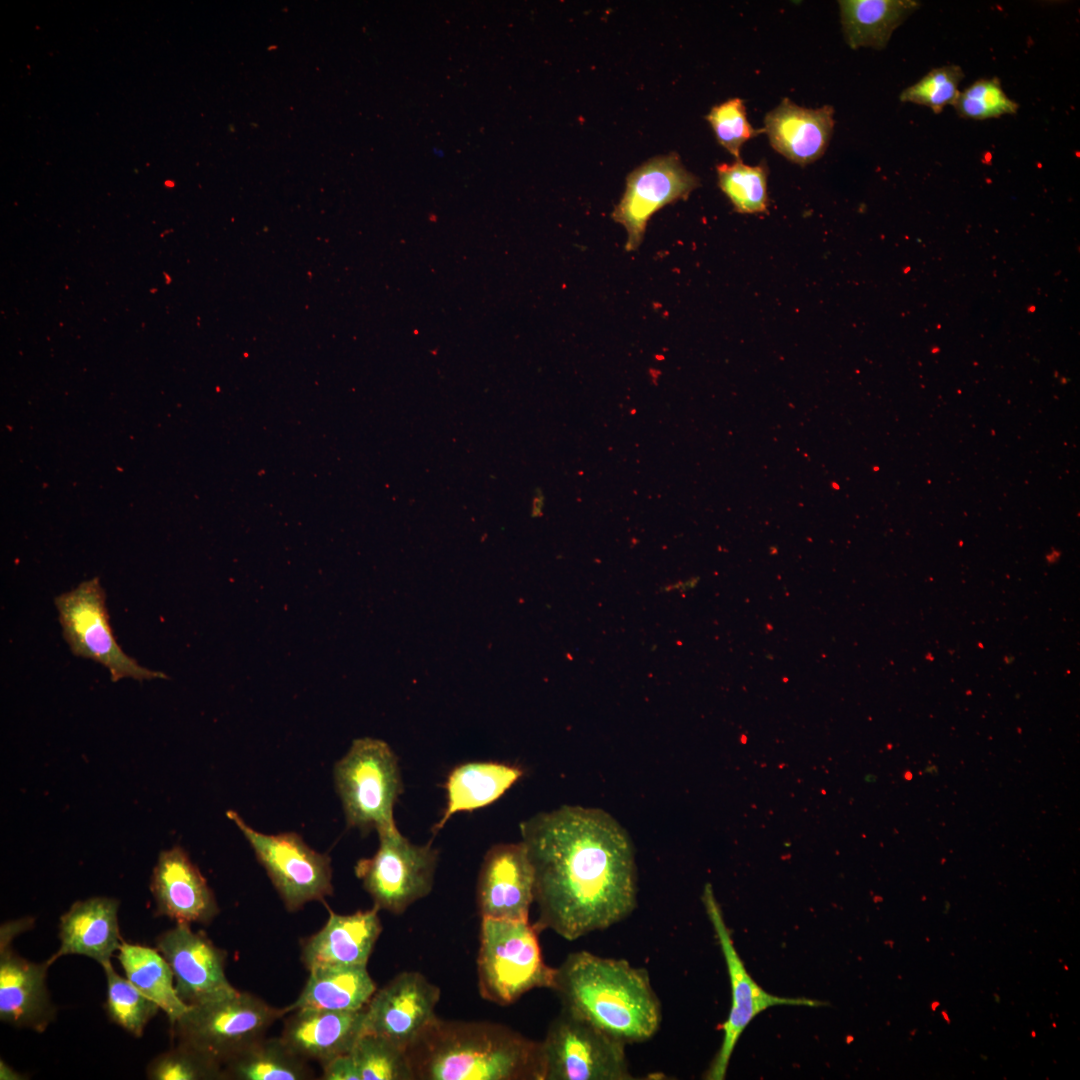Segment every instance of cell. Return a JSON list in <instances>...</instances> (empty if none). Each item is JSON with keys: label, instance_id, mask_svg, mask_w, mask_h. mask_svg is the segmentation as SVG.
<instances>
[{"label": "cell", "instance_id": "5b68a950", "mask_svg": "<svg viewBox=\"0 0 1080 1080\" xmlns=\"http://www.w3.org/2000/svg\"><path fill=\"white\" fill-rule=\"evenodd\" d=\"M333 778L348 827L362 833L396 827L393 810L404 787L398 758L386 742L353 740L335 763Z\"/></svg>", "mask_w": 1080, "mask_h": 1080}, {"label": "cell", "instance_id": "9c48e42d", "mask_svg": "<svg viewBox=\"0 0 1080 1080\" xmlns=\"http://www.w3.org/2000/svg\"><path fill=\"white\" fill-rule=\"evenodd\" d=\"M227 817L248 841L288 911L333 894L327 854L312 849L295 832L265 834L250 827L235 811L229 810Z\"/></svg>", "mask_w": 1080, "mask_h": 1080}, {"label": "cell", "instance_id": "4316f807", "mask_svg": "<svg viewBox=\"0 0 1080 1080\" xmlns=\"http://www.w3.org/2000/svg\"><path fill=\"white\" fill-rule=\"evenodd\" d=\"M107 980L106 1011L111 1021L134 1037H141L160 1007L127 978L114 970L111 961L101 965Z\"/></svg>", "mask_w": 1080, "mask_h": 1080}, {"label": "cell", "instance_id": "ac0fdd59", "mask_svg": "<svg viewBox=\"0 0 1080 1080\" xmlns=\"http://www.w3.org/2000/svg\"><path fill=\"white\" fill-rule=\"evenodd\" d=\"M379 909L337 914L329 910L325 925L303 942L301 961L308 971L334 966H367L382 932Z\"/></svg>", "mask_w": 1080, "mask_h": 1080}, {"label": "cell", "instance_id": "44dd1931", "mask_svg": "<svg viewBox=\"0 0 1080 1080\" xmlns=\"http://www.w3.org/2000/svg\"><path fill=\"white\" fill-rule=\"evenodd\" d=\"M834 123L832 106L806 108L785 98L766 114L763 131L775 151L805 166L825 153Z\"/></svg>", "mask_w": 1080, "mask_h": 1080}, {"label": "cell", "instance_id": "8fae6325", "mask_svg": "<svg viewBox=\"0 0 1080 1080\" xmlns=\"http://www.w3.org/2000/svg\"><path fill=\"white\" fill-rule=\"evenodd\" d=\"M702 902L723 954L731 987L730 1011L721 1025L722 1042L703 1078L723 1080L740 1036L758 1014L775 1006L820 1007L826 1004L804 997L777 996L764 990L751 977L737 952L731 930L726 924L722 908L710 883L704 886Z\"/></svg>", "mask_w": 1080, "mask_h": 1080}, {"label": "cell", "instance_id": "d6a6232c", "mask_svg": "<svg viewBox=\"0 0 1080 1080\" xmlns=\"http://www.w3.org/2000/svg\"><path fill=\"white\" fill-rule=\"evenodd\" d=\"M706 120L711 125L718 143L736 160L740 159L743 144L764 132L763 129L752 127L747 118L744 102L740 98L728 99L713 106Z\"/></svg>", "mask_w": 1080, "mask_h": 1080}, {"label": "cell", "instance_id": "1f68e13d", "mask_svg": "<svg viewBox=\"0 0 1080 1080\" xmlns=\"http://www.w3.org/2000/svg\"><path fill=\"white\" fill-rule=\"evenodd\" d=\"M963 78L964 72L957 65L932 69L918 82L903 90L900 100L926 106L938 114L945 106L954 104Z\"/></svg>", "mask_w": 1080, "mask_h": 1080}, {"label": "cell", "instance_id": "ffe728a7", "mask_svg": "<svg viewBox=\"0 0 1080 1080\" xmlns=\"http://www.w3.org/2000/svg\"><path fill=\"white\" fill-rule=\"evenodd\" d=\"M119 901L92 897L74 902L59 922V949L47 959L51 966L66 955H82L100 965L111 961L123 941L118 922Z\"/></svg>", "mask_w": 1080, "mask_h": 1080}, {"label": "cell", "instance_id": "9a60e30c", "mask_svg": "<svg viewBox=\"0 0 1080 1080\" xmlns=\"http://www.w3.org/2000/svg\"><path fill=\"white\" fill-rule=\"evenodd\" d=\"M440 988L417 971L396 975L365 1007V1031L407 1048L437 1017Z\"/></svg>", "mask_w": 1080, "mask_h": 1080}, {"label": "cell", "instance_id": "3957f363", "mask_svg": "<svg viewBox=\"0 0 1080 1080\" xmlns=\"http://www.w3.org/2000/svg\"><path fill=\"white\" fill-rule=\"evenodd\" d=\"M407 1054L415 1080H543L541 1041L499 1023L436 1017Z\"/></svg>", "mask_w": 1080, "mask_h": 1080}, {"label": "cell", "instance_id": "603a6c76", "mask_svg": "<svg viewBox=\"0 0 1080 1080\" xmlns=\"http://www.w3.org/2000/svg\"><path fill=\"white\" fill-rule=\"evenodd\" d=\"M523 775L516 765L475 761L455 767L446 781V808L434 831L456 813L473 811L499 799Z\"/></svg>", "mask_w": 1080, "mask_h": 1080}, {"label": "cell", "instance_id": "52a82bcc", "mask_svg": "<svg viewBox=\"0 0 1080 1080\" xmlns=\"http://www.w3.org/2000/svg\"><path fill=\"white\" fill-rule=\"evenodd\" d=\"M378 836L376 853L358 860L355 874L376 908L400 915L431 892L439 853L430 842L411 843L397 827Z\"/></svg>", "mask_w": 1080, "mask_h": 1080}, {"label": "cell", "instance_id": "8d00e7d4", "mask_svg": "<svg viewBox=\"0 0 1080 1080\" xmlns=\"http://www.w3.org/2000/svg\"><path fill=\"white\" fill-rule=\"evenodd\" d=\"M696 582H697L696 579H692L691 581H680V582H677V583L666 584V585H663L661 587V591L662 592L686 591L687 589L692 588L693 586H695Z\"/></svg>", "mask_w": 1080, "mask_h": 1080}, {"label": "cell", "instance_id": "e575fe53", "mask_svg": "<svg viewBox=\"0 0 1080 1080\" xmlns=\"http://www.w3.org/2000/svg\"><path fill=\"white\" fill-rule=\"evenodd\" d=\"M545 506V496L541 488H535L531 503V517L539 518L543 515V509Z\"/></svg>", "mask_w": 1080, "mask_h": 1080}, {"label": "cell", "instance_id": "5bb4252c", "mask_svg": "<svg viewBox=\"0 0 1080 1080\" xmlns=\"http://www.w3.org/2000/svg\"><path fill=\"white\" fill-rule=\"evenodd\" d=\"M156 949L168 962L180 999L188 1006L234 995L238 990L225 974L227 953L189 924H176L156 938Z\"/></svg>", "mask_w": 1080, "mask_h": 1080}, {"label": "cell", "instance_id": "2e32d148", "mask_svg": "<svg viewBox=\"0 0 1080 1080\" xmlns=\"http://www.w3.org/2000/svg\"><path fill=\"white\" fill-rule=\"evenodd\" d=\"M534 873L523 842L500 843L484 856L477 882L481 918L529 920Z\"/></svg>", "mask_w": 1080, "mask_h": 1080}, {"label": "cell", "instance_id": "4dcf8cb0", "mask_svg": "<svg viewBox=\"0 0 1080 1080\" xmlns=\"http://www.w3.org/2000/svg\"><path fill=\"white\" fill-rule=\"evenodd\" d=\"M962 118L984 120L1015 114L1019 105L1004 92L1000 79L981 78L959 92L953 104Z\"/></svg>", "mask_w": 1080, "mask_h": 1080}, {"label": "cell", "instance_id": "d4e9b609", "mask_svg": "<svg viewBox=\"0 0 1080 1080\" xmlns=\"http://www.w3.org/2000/svg\"><path fill=\"white\" fill-rule=\"evenodd\" d=\"M117 958L126 978L158 1004L171 1026L187 1011L189 1006L177 994L173 972L157 949L123 940Z\"/></svg>", "mask_w": 1080, "mask_h": 1080}, {"label": "cell", "instance_id": "f546056e", "mask_svg": "<svg viewBox=\"0 0 1080 1080\" xmlns=\"http://www.w3.org/2000/svg\"><path fill=\"white\" fill-rule=\"evenodd\" d=\"M150 1080H223V1066L207 1054L177 1042L147 1066Z\"/></svg>", "mask_w": 1080, "mask_h": 1080}, {"label": "cell", "instance_id": "e0dca14e", "mask_svg": "<svg viewBox=\"0 0 1080 1080\" xmlns=\"http://www.w3.org/2000/svg\"><path fill=\"white\" fill-rule=\"evenodd\" d=\"M150 890L156 914L178 924H209L219 913L212 889L180 846L160 852Z\"/></svg>", "mask_w": 1080, "mask_h": 1080}, {"label": "cell", "instance_id": "8992f818", "mask_svg": "<svg viewBox=\"0 0 1080 1080\" xmlns=\"http://www.w3.org/2000/svg\"><path fill=\"white\" fill-rule=\"evenodd\" d=\"M284 1008L238 991L234 995L189 1006L172 1025L177 1042L207 1054L222 1066L266 1036Z\"/></svg>", "mask_w": 1080, "mask_h": 1080}, {"label": "cell", "instance_id": "d6986e66", "mask_svg": "<svg viewBox=\"0 0 1080 1080\" xmlns=\"http://www.w3.org/2000/svg\"><path fill=\"white\" fill-rule=\"evenodd\" d=\"M365 1031V1008L357 1011L297 1010L285 1020L282 1040L306 1061L321 1065L352 1051Z\"/></svg>", "mask_w": 1080, "mask_h": 1080}, {"label": "cell", "instance_id": "277c9868", "mask_svg": "<svg viewBox=\"0 0 1080 1080\" xmlns=\"http://www.w3.org/2000/svg\"><path fill=\"white\" fill-rule=\"evenodd\" d=\"M539 932L529 920L481 918L477 977L483 999L508 1006L533 989L552 990L555 968L543 959Z\"/></svg>", "mask_w": 1080, "mask_h": 1080}, {"label": "cell", "instance_id": "7c38bea8", "mask_svg": "<svg viewBox=\"0 0 1080 1080\" xmlns=\"http://www.w3.org/2000/svg\"><path fill=\"white\" fill-rule=\"evenodd\" d=\"M32 925L33 919L29 917L1 925L0 1020L16 1028L42 1033L57 1013L46 986L50 966L47 961H29L12 947L13 939Z\"/></svg>", "mask_w": 1080, "mask_h": 1080}, {"label": "cell", "instance_id": "4fadbf2b", "mask_svg": "<svg viewBox=\"0 0 1080 1080\" xmlns=\"http://www.w3.org/2000/svg\"><path fill=\"white\" fill-rule=\"evenodd\" d=\"M698 186L699 179L684 167L675 152L653 157L634 169L612 213L614 221L626 229V251H635L641 245L654 213L687 198Z\"/></svg>", "mask_w": 1080, "mask_h": 1080}, {"label": "cell", "instance_id": "ba28073f", "mask_svg": "<svg viewBox=\"0 0 1080 1080\" xmlns=\"http://www.w3.org/2000/svg\"><path fill=\"white\" fill-rule=\"evenodd\" d=\"M54 604L63 638L73 655L104 666L113 682L123 678L137 681L168 678L161 671L140 665L119 646L109 623L105 592L98 577L56 596Z\"/></svg>", "mask_w": 1080, "mask_h": 1080}, {"label": "cell", "instance_id": "d590c367", "mask_svg": "<svg viewBox=\"0 0 1080 1080\" xmlns=\"http://www.w3.org/2000/svg\"><path fill=\"white\" fill-rule=\"evenodd\" d=\"M26 1077H22L20 1073L10 1067L5 1061H0V1079L1 1080H21Z\"/></svg>", "mask_w": 1080, "mask_h": 1080}, {"label": "cell", "instance_id": "7402d4cb", "mask_svg": "<svg viewBox=\"0 0 1080 1080\" xmlns=\"http://www.w3.org/2000/svg\"><path fill=\"white\" fill-rule=\"evenodd\" d=\"M376 990L367 966L317 968L309 971L298 998L284 1010L357 1011L366 1007Z\"/></svg>", "mask_w": 1080, "mask_h": 1080}, {"label": "cell", "instance_id": "cb8c5ba5", "mask_svg": "<svg viewBox=\"0 0 1080 1080\" xmlns=\"http://www.w3.org/2000/svg\"><path fill=\"white\" fill-rule=\"evenodd\" d=\"M844 38L852 49L870 47L882 50L894 30L920 3L913 0H843L839 1Z\"/></svg>", "mask_w": 1080, "mask_h": 1080}, {"label": "cell", "instance_id": "484cf974", "mask_svg": "<svg viewBox=\"0 0 1080 1080\" xmlns=\"http://www.w3.org/2000/svg\"><path fill=\"white\" fill-rule=\"evenodd\" d=\"M307 1062L281 1037L265 1036L223 1065V1080L313 1079Z\"/></svg>", "mask_w": 1080, "mask_h": 1080}, {"label": "cell", "instance_id": "83f0119b", "mask_svg": "<svg viewBox=\"0 0 1080 1080\" xmlns=\"http://www.w3.org/2000/svg\"><path fill=\"white\" fill-rule=\"evenodd\" d=\"M351 1054L360 1080H415L407 1051L382 1036L363 1033Z\"/></svg>", "mask_w": 1080, "mask_h": 1080}, {"label": "cell", "instance_id": "6da1fadb", "mask_svg": "<svg viewBox=\"0 0 1080 1080\" xmlns=\"http://www.w3.org/2000/svg\"><path fill=\"white\" fill-rule=\"evenodd\" d=\"M520 831L533 867L539 931L574 941L634 911V846L608 813L565 805L522 822Z\"/></svg>", "mask_w": 1080, "mask_h": 1080}, {"label": "cell", "instance_id": "836d02e7", "mask_svg": "<svg viewBox=\"0 0 1080 1080\" xmlns=\"http://www.w3.org/2000/svg\"><path fill=\"white\" fill-rule=\"evenodd\" d=\"M322 1070L320 1079L323 1080H360L351 1051L322 1065Z\"/></svg>", "mask_w": 1080, "mask_h": 1080}, {"label": "cell", "instance_id": "30bf717a", "mask_svg": "<svg viewBox=\"0 0 1080 1080\" xmlns=\"http://www.w3.org/2000/svg\"><path fill=\"white\" fill-rule=\"evenodd\" d=\"M543 1080H632L626 1045L563 1009L541 1041Z\"/></svg>", "mask_w": 1080, "mask_h": 1080}, {"label": "cell", "instance_id": "7a4b0ae2", "mask_svg": "<svg viewBox=\"0 0 1080 1080\" xmlns=\"http://www.w3.org/2000/svg\"><path fill=\"white\" fill-rule=\"evenodd\" d=\"M552 990L563 1010L625 1045L646 1042L660 1029L662 1006L649 973L625 959L572 952L555 968Z\"/></svg>", "mask_w": 1080, "mask_h": 1080}, {"label": "cell", "instance_id": "f1b7e54d", "mask_svg": "<svg viewBox=\"0 0 1080 1080\" xmlns=\"http://www.w3.org/2000/svg\"><path fill=\"white\" fill-rule=\"evenodd\" d=\"M716 170L720 189L738 213L767 212L768 169L765 164L749 166L737 159L731 164L717 165Z\"/></svg>", "mask_w": 1080, "mask_h": 1080}]
</instances>
